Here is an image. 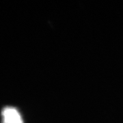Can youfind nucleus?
Returning <instances> with one entry per match:
<instances>
[{
	"label": "nucleus",
	"mask_w": 123,
	"mask_h": 123,
	"mask_svg": "<svg viewBox=\"0 0 123 123\" xmlns=\"http://www.w3.org/2000/svg\"><path fill=\"white\" fill-rule=\"evenodd\" d=\"M1 123H24L19 111L11 106H7L1 111Z\"/></svg>",
	"instance_id": "f257e3e1"
}]
</instances>
